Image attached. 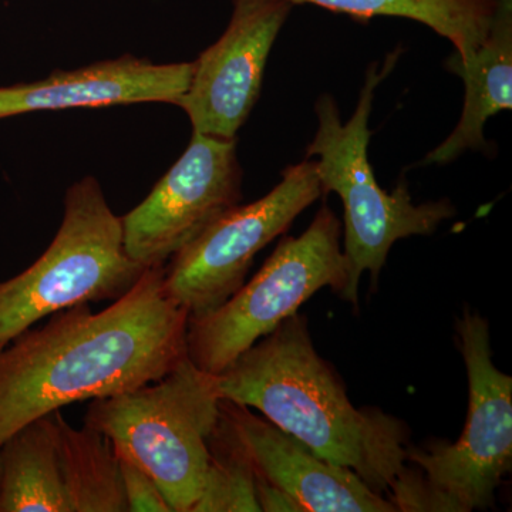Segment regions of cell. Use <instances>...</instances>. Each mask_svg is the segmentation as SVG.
<instances>
[{
  "mask_svg": "<svg viewBox=\"0 0 512 512\" xmlns=\"http://www.w3.org/2000/svg\"><path fill=\"white\" fill-rule=\"evenodd\" d=\"M147 268L109 308L87 303L0 342V444L70 404L157 382L187 357L190 313Z\"/></svg>",
  "mask_w": 512,
  "mask_h": 512,
  "instance_id": "1",
  "label": "cell"
},
{
  "mask_svg": "<svg viewBox=\"0 0 512 512\" xmlns=\"http://www.w3.org/2000/svg\"><path fill=\"white\" fill-rule=\"evenodd\" d=\"M221 399L266 420L349 468L373 491H389L406 467L409 430L379 409H356L342 380L316 352L308 320L295 313L217 375Z\"/></svg>",
  "mask_w": 512,
  "mask_h": 512,
  "instance_id": "2",
  "label": "cell"
},
{
  "mask_svg": "<svg viewBox=\"0 0 512 512\" xmlns=\"http://www.w3.org/2000/svg\"><path fill=\"white\" fill-rule=\"evenodd\" d=\"M399 55L400 50H396L382 66L377 62L370 64L355 113L348 123H342L335 99L322 94L315 104L318 130L306 148V158H316L323 194L335 192L343 202V255L349 268L348 292L343 299L356 309L360 278L369 272L373 284H377L390 249L399 239L431 235L456 215V207L447 198L414 204L406 183L397 185L393 192L384 191L370 164L369 120L376 87L392 72Z\"/></svg>",
  "mask_w": 512,
  "mask_h": 512,
  "instance_id": "3",
  "label": "cell"
},
{
  "mask_svg": "<svg viewBox=\"0 0 512 512\" xmlns=\"http://www.w3.org/2000/svg\"><path fill=\"white\" fill-rule=\"evenodd\" d=\"M220 404L217 375L187 356L157 382L90 400L84 426L150 474L173 512H191L210 463L208 439Z\"/></svg>",
  "mask_w": 512,
  "mask_h": 512,
  "instance_id": "4",
  "label": "cell"
},
{
  "mask_svg": "<svg viewBox=\"0 0 512 512\" xmlns=\"http://www.w3.org/2000/svg\"><path fill=\"white\" fill-rule=\"evenodd\" d=\"M146 269L127 255L123 221L99 181L84 177L66 192L62 225L49 248L22 274L0 282V342L63 309L116 301Z\"/></svg>",
  "mask_w": 512,
  "mask_h": 512,
  "instance_id": "5",
  "label": "cell"
},
{
  "mask_svg": "<svg viewBox=\"0 0 512 512\" xmlns=\"http://www.w3.org/2000/svg\"><path fill=\"white\" fill-rule=\"evenodd\" d=\"M340 238L342 222L323 205L308 229L282 238L258 274L220 308L188 319V359L220 375L320 289L328 286L345 298L349 268Z\"/></svg>",
  "mask_w": 512,
  "mask_h": 512,
  "instance_id": "6",
  "label": "cell"
},
{
  "mask_svg": "<svg viewBox=\"0 0 512 512\" xmlns=\"http://www.w3.org/2000/svg\"><path fill=\"white\" fill-rule=\"evenodd\" d=\"M456 329L470 386L466 427L453 444L407 446L406 460L419 467L450 511L488 510L512 466V377L493 363L487 319L466 311Z\"/></svg>",
  "mask_w": 512,
  "mask_h": 512,
  "instance_id": "7",
  "label": "cell"
},
{
  "mask_svg": "<svg viewBox=\"0 0 512 512\" xmlns=\"http://www.w3.org/2000/svg\"><path fill=\"white\" fill-rule=\"evenodd\" d=\"M322 195L315 160L289 165L269 194L224 212L170 259L164 268L165 293L190 318L220 308L245 284L256 254Z\"/></svg>",
  "mask_w": 512,
  "mask_h": 512,
  "instance_id": "8",
  "label": "cell"
},
{
  "mask_svg": "<svg viewBox=\"0 0 512 512\" xmlns=\"http://www.w3.org/2000/svg\"><path fill=\"white\" fill-rule=\"evenodd\" d=\"M241 198L237 140L194 133L146 200L121 217L127 255L144 268L164 266Z\"/></svg>",
  "mask_w": 512,
  "mask_h": 512,
  "instance_id": "9",
  "label": "cell"
},
{
  "mask_svg": "<svg viewBox=\"0 0 512 512\" xmlns=\"http://www.w3.org/2000/svg\"><path fill=\"white\" fill-rule=\"evenodd\" d=\"M220 39L195 60L181 107L194 133L234 140L261 93L269 53L291 15L289 0H232Z\"/></svg>",
  "mask_w": 512,
  "mask_h": 512,
  "instance_id": "10",
  "label": "cell"
},
{
  "mask_svg": "<svg viewBox=\"0 0 512 512\" xmlns=\"http://www.w3.org/2000/svg\"><path fill=\"white\" fill-rule=\"evenodd\" d=\"M221 412L247 451L255 474L281 488L303 512H396L349 468L336 466L249 407L221 399Z\"/></svg>",
  "mask_w": 512,
  "mask_h": 512,
  "instance_id": "11",
  "label": "cell"
},
{
  "mask_svg": "<svg viewBox=\"0 0 512 512\" xmlns=\"http://www.w3.org/2000/svg\"><path fill=\"white\" fill-rule=\"evenodd\" d=\"M194 63L158 64L133 55L76 70H56L46 79L0 87V119L33 111L168 103L178 106L190 86Z\"/></svg>",
  "mask_w": 512,
  "mask_h": 512,
  "instance_id": "12",
  "label": "cell"
},
{
  "mask_svg": "<svg viewBox=\"0 0 512 512\" xmlns=\"http://www.w3.org/2000/svg\"><path fill=\"white\" fill-rule=\"evenodd\" d=\"M446 67L466 86L463 113L450 136L424 158L426 165L453 163L467 151L485 150V124L512 109V0H498L488 35L476 53L461 60L454 52Z\"/></svg>",
  "mask_w": 512,
  "mask_h": 512,
  "instance_id": "13",
  "label": "cell"
},
{
  "mask_svg": "<svg viewBox=\"0 0 512 512\" xmlns=\"http://www.w3.org/2000/svg\"><path fill=\"white\" fill-rule=\"evenodd\" d=\"M0 512H70L53 414L32 421L0 444Z\"/></svg>",
  "mask_w": 512,
  "mask_h": 512,
  "instance_id": "14",
  "label": "cell"
},
{
  "mask_svg": "<svg viewBox=\"0 0 512 512\" xmlns=\"http://www.w3.org/2000/svg\"><path fill=\"white\" fill-rule=\"evenodd\" d=\"M56 421V448L60 474L70 512H127L119 457L100 431L74 429L60 410Z\"/></svg>",
  "mask_w": 512,
  "mask_h": 512,
  "instance_id": "15",
  "label": "cell"
},
{
  "mask_svg": "<svg viewBox=\"0 0 512 512\" xmlns=\"http://www.w3.org/2000/svg\"><path fill=\"white\" fill-rule=\"evenodd\" d=\"M319 6L356 19L392 16L416 20L446 37L461 60L470 59L484 42L498 0H289Z\"/></svg>",
  "mask_w": 512,
  "mask_h": 512,
  "instance_id": "16",
  "label": "cell"
},
{
  "mask_svg": "<svg viewBox=\"0 0 512 512\" xmlns=\"http://www.w3.org/2000/svg\"><path fill=\"white\" fill-rule=\"evenodd\" d=\"M210 463L200 497L191 512H261L255 470L237 433L221 412L208 439Z\"/></svg>",
  "mask_w": 512,
  "mask_h": 512,
  "instance_id": "17",
  "label": "cell"
},
{
  "mask_svg": "<svg viewBox=\"0 0 512 512\" xmlns=\"http://www.w3.org/2000/svg\"><path fill=\"white\" fill-rule=\"evenodd\" d=\"M117 457L127 512H173L163 491L150 474L128 458L119 454Z\"/></svg>",
  "mask_w": 512,
  "mask_h": 512,
  "instance_id": "18",
  "label": "cell"
},
{
  "mask_svg": "<svg viewBox=\"0 0 512 512\" xmlns=\"http://www.w3.org/2000/svg\"><path fill=\"white\" fill-rule=\"evenodd\" d=\"M256 500L259 508L265 512H303L301 505L284 493L281 488L269 483L265 478L255 474Z\"/></svg>",
  "mask_w": 512,
  "mask_h": 512,
  "instance_id": "19",
  "label": "cell"
}]
</instances>
